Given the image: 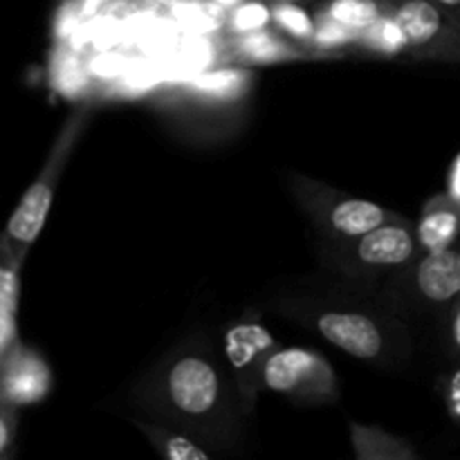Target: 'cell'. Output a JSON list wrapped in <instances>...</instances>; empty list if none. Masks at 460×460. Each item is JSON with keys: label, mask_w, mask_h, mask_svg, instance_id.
I'll return each instance as SVG.
<instances>
[{"label": "cell", "mask_w": 460, "mask_h": 460, "mask_svg": "<svg viewBox=\"0 0 460 460\" xmlns=\"http://www.w3.org/2000/svg\"><path fill=\"white\" fill-rule=\"evenodd\" d=\"M155 395L166 416L187 427H214L229 407L227 380L209 353L184 350L157 373Z\"/></svg>", "instance_id": "obj_1"}, {"label": "cell", "mask_w": 460, "mask_h": 460, "mask_svg": "<svg viewBox=\"0 0 460 460\" xmlns=\"http://www.w3.org/2000/svg\"><path fill=\"white\" fill-rule=\"evenodd\" d=\"M90 108L88 103L76 108L67 121L63 124L61 133H58L57 142H54L52 151H49L48 160H45L43 169L39 171L34 182L27 187L22 198L18 200L16 209L9 216L7 225L3 229V236L7 241L9 250H12L13 259L18 263H25L27 254H30L31 245L36 243L39 234L43 232L45 220H48L49 207H52L54 191L61 180L63 169H66L67 160H70L72 151H75L76 142H79L81 133H84L85 124H88Z\"/></svg>", "instance_id": "obj_2"}, {"label": "cell", "mask_w": 460, "mask_h": 460, "mask_svg": "<svg viewBox=\"0 0 460 460\" xmlns=\"http://www.w3.org/2000/svg\"><path fill=\"white\" fill-rule=\"evenodd\" d=\"M288 189L296 205L313 220L314 227L331 241H346V238L362 236L371 229L380 227L394 220H404V216L368 202L364 198L349 196L344 191L328 187L326 182L308 178L301 173L288 175Z\"/></svg>", "instance_id": "obj_3"}, {"label": "cell", "mask_w": 460, "mask_h": 460, "mask_svg": "<svg viewBox=\"0 0 460 460\" xmlns=\"http://www.w3.org/2000/svg\"><path fill=\"white\" fill-rule=\"evenodd\" d=\"M263 389L301 404H335L340 380L323 355L310 349H277L263 371Z\"/></svg>", "instance_id": "obj_4"}, {"label": "cell", "mask_w": 460, "mask_h": 460, "mask_svg": "<svg viewBox=\"0 0 460 460\" xmlns=\"http://www.w3.org/2000/svg\"><path fill=\"white\" fill-rule=\"evenodd\" d=\"M332 263L349 274H377L402 270L422 254L409 220L385 223L362 236L332 241Z\"/></svg>", "instance_id": "obj_5"}, {"label": "cell", "mask_w": 460, "mask_h": 460, "mask_svg": "<svg viewBox=\"0 0 460 460\" xmlns=\"http://www.w3.org/2000/svg\"><path fill=\"white\" fill-rule=\"evenodd\" d=\"M391 13L407 36V57L460 63V21L436 0H395Z\"/></svg>", "instance_id": "obj_6"}, {"label": "cell", "mask_w": 460, "mask_h": 460, "mask_svg": "<svg viewBox=\"0 0 460 460\" xmlns=\"http://www.w3.org/2000/svg\"><path fill=\"white\" fill-rule=\"evenodd\" d=\"M277 349L272 332L252 319L236 322L225 332L223 353L229 367V382L236 391L238 407L245 413L254 409L256 398L263 391L265 364Z\"/></svg>", "instance_id": "obj_7"}, {"label": "cell", "mask_w": 460, "mask_h": 460, "mask_svg": "<svg viewBox=\"0 0 460 460\" xmlns=\"http://www.w3.org/2000/svg\"><path fill=\"white\" fill-rule=\"evenodd\" d=\"M52 391V368L39 350L21 340L0 359V402L13 409L31 407Z\"/></svg>", "instance_id": "obj_8"}, {"label": "cell", "mask_w": 460, "mask_h": 460, "mask_svg": "<svg viewBox=\"0 0 460 460\" xmlns=\"http://www.w3.org/2000/svg\"><path fill=\"white\" fill-rule=\"evenodd\" d=\"M314 326L323 340L353 358L376 362L385 355V332L368 314L353 310H323L314 314Z\"/></svg>", "instance_id": "obj_9"}, {"label": "cell", "mask_w": 460, "mask_h": 460, "mask_svg": "<svg viewBox=\"0 0 460 460\" xmlns=\"http://www.w3.org/2000/svg\"><path fill=\"white\" fill-rule=\"evenodd\" d=\"M407 288L427 305H449L460 296V247L420 254L402 268Z\"/></svg>", "instance_id": "obj_10"}, {"label": "cell", "mask_w": 460, "mask_h": 460, "mask_svg": "<svg viewBox=\"0 0 460 460\" xmlns=\"http://www.w3.org/2000/svg\"><path fill=\"white\" fill-rule=\"evenodd\" d=\"M308 58H331L328 54L288 39L277 30H261L254 34L229 39L225 48V61L229 66H277V63L308 61Z\"/></svg>", "instance_id": "obj_11"}, {"label": "cell", "mask_w": 460, "mask_h": 460, "mask_svg": "<svg viewBox=\"0 0 460 460\" xmlns=\"http://www.w3.org/2000/svg\"><path fill=\"white\" fill-rule=\"evenodd\" d=\"M252 72L243 66L216 67V70L196 72V76L182 81L180 90L189 99H196L205 106H229L250 93Z\"/></svg>", "instance_id": "obj_12"}, {"label": "cell", "mask_w": 460, "mask_h": 460, "mask_svg": "<svg viewBox=\"0 0 460 460\" xmlns=\"http://www.w3.org/2000/svg\"><path fill=\"white\" fill-rule=\"evenodd\" d=\"M460 236V207L445 193H436L422 207L420 220L416 225V238L422 254L447 250L456 245Z\"/></svg>", "instance_id": "obj_13"}, {"label": "cell", "mask_w": 460, "mask_h": 460, "mask_svg": "<svg viewBox=\"0 0 460 460\" xmlns=\"http://www.w3.org/2000/svg\"><path fill=\"white\" fill-rule=\"evenodd\" d=\"M21 268L0 232V359L18 341V296H21Z\"/></svg>", "instance_id": "obj_14"}, {"label": "cell", "mask_w": 460, "mask_h": 460, "mask_svg": "<svg viewBox=\"0 0 460 460\" xmlns=\"http://www.w3.org/2000/svg\"><path fill=\"white\" fill-rule=\"evenodd\" d=\"M350 445L358 460H420L418 449L402 436L377 425L350 422Z\"/></svg>", "instance_id": "obj_15"}, {"label": "cell", "mask_w": 460, "mask_h": 460, "mask_svg": "<svg viewBox=\"0 0 460 460\" xmlns=\"http://www.w3.org/2000/svg\"><path fill=\"white\" fill-rule=\"evenodd\" d=\"M395 0H319L317 12L328 13L350 30H367L394 9Z\"/></svg>", "instance_id": "obj_16"}, {"label": "cell", "mask_w": 460, "mask_h": 460, "mask_svg": "<svg viewBox=\"0 0 460 460\" xmlns=\"http://www.w3.org/2000/svg\"><path fill=\"white\" fill-rule=\"evenodd\" d=\"M358 49H367V52L380 54V57H400V54L407 57V36L394 13L389 12L371 27L359 31Z\"/></svg>", "instance_id": "obj_17"}, {"label": "cell", "mask_w": 460, "mask_h": 460, "mask_svg": "<svg viewBox=\"0 0 460 460\" xmlns=\"http://www.w3.org/2000/svg\"><path fill=\"white\" fill-rule=\"evenodd\" d=\"M139 429L146 434V438L151 440L153 447L169 460H207L209 458V452L202 449L196 440L187 438L182 434H175V431L164 429L160 425H146L142 422Z\"/></svg>", "instance_id": "obj_18"}, {"label": "cell", "mask_w": 460, "mask_h": 460, "mask_svg": "<svg viewBox=\"0 0 460 460\" xmlns=\"http://www.w3.org/2000/svg\"><path fill=\"white\" fill-rule=\"evenodd\" d=\"M270 25H272V4L268 0H245L229 9L223 30L227 31L229 39H238V36L254 34Z\"/></svg>", "instance_id": "obj_19"}, {"label": "cell", "mask_w": 460, "mask_h": 460, "mask_svg": "<svg viewBox=\"0 0 460 460\" xmlns=\"http://www.w3.org/2000/svg\"><path fill=\"white\" fill-rule=\"evenodd\" d=\"M272 4V27L288 39L301 45L313 43L314 16L299 3H270Z\"/></svg>", "instance_id": "obj_20"}, {"label": "cell", "mask_w": 460, "mask_h": 460, "mask_svg": "<svg viewBox=\"0 0 460 460\" xmlns=\"http://www.w3.org/2000/svg\"><path fill=\"white\" fill-rule=\"evenodd\" d=\"M358 30L341 25L335 18L323 12H314V36L310 48L317 52L328 54V57H340L341 49L358 48Z\"/></svg>", "instance_id": "obj_21"}, {"label": "cell", "mask_w": 460, "mask_h": 460, "mask_svg": "<svg viewBox=\"0 0 460 460\" xmlns=\"http://www.w3.org/2000/svg\"><path fill=\"white\" fill-rule=\"evenodd\" d=\"M57 63L61 66L58 85H63L70 97H81V94L88 93L90 84H93V75H90L88 63H84L72 52L58 54Z\"/></svg>", "instance_id": "obj_22"}, {"label": "cell", "mask_w": 460, "mask_h": 460, "mask_svg": "<svg viewBox=\"0 0 460 460\" xmlns=\"http://www.w3.org/2000/svg\"><path fill=\"white\" fill-rule=\"evenodd\" d=\"M162 84V75L151 66L128 67L124 75L117 79V88L124 97H142L148 90L157 88Z\"/></svg>", "instance_id": "obj_23"}, {"label": "cell", "mask_w": 460, "mask_h": 460, "mask_svg": "<svg viewBox=\"0 0 460 460\" xmlns=\"http://www.w3.org/2000/svg\"><path fill=\"white\" fill-rule=\"evenodd\" d=\"M126 58L121 57V54H115V52H99L97 57L93 58V61L88 63L90 67V75H93V79L97 81H117L121 75H124L126 70H128V66H126Z\"/></svg>", "instance_id": "obj_24"}, {"label": "cell", "mask_w": 460, "mask_h": 460, "mask_svg": "<svg viewBox=\"0 0 460 460\" xmlns=\"http://www.w3.org/2000/svg\"><path fill=\"white\" fill-rule=\"evenodd\" d=\"M16 409L9 404L0 402V458L9 456L16 445V429H18Z\"/></svg>", "instance_id": "obj_25"}, {"label": "cell", "mask_w": 460, "mask_h": 460, "mask_svg": "<svg viewBox=\"0 0 460 460\" xmlns=\"http://www.w3.org/2000/svg\"><path fill=\"white\" fill-rule=\"evenodd\" d=\"M443 400L449 418H452L454 422H460V367L456 371L449 373L447 380H445Z\"/></svg>", "instance_id": "obj_26"}, {"label": "cell", "mask_w": 460, "mask_h": 460, "mask_svg": "<svg viewBox=\"0 0 460 460\" xmlns=\"http://www.w3.org/2000/svg\"><path fill=\"white\" fill-rule=\"evenodd\" d=\"M447 328H449V340H452L454 349L460 350V296L449 304Z\"/></svg>", "instance_id": "obj_27"}, {"label": "cell", "mask_w": 460, "mask_h": 460, "mask_svg": "<svg viewBox=\"0 0 460 460\" xmlns=\"http://www.w3.org/2000/svg\"><path fill=\"white\" fill-rule=\"evenodd\" d=\"M447 193L458 202L460 207V153L454 157L452 166H449V173H447Z\"/></svg>", "instance_id": "obj_28"}, {"label": "cell", "mask_w": 460, "mask_h": 460, "mask_svg": "<svg viewBox=\"0 0 460 460\" xmlns=\"http://www.w3.org/2000/svg\"><path fill=\"white\" fill-rule=\"evenodd\" d=\"M108 3H112V0H84V3L79 4V9L85 18V16H93V13L102 12Z\"/></svg>", "instance_id": "obj_29"}, {"label": "cell", "mask_w": 460, "mask_h": 460, "mask_svg": "<svg viewBox=\"0 0 460 460\" xmlns=\"http://www.w3.org/2000/svg\"><path fill=\"white\" fill-rule=\"evenodd\" d=\"M436 3H438L440 7L447 9V12L452 13V16H456L458 21H460V0H436Z\"/></svg>", "instance_id": "obj_30"}, {"label": "cell", "mask_w": 460, "mask_h": 460, "mask_svg": "<svg viewBox=\"0 0 460 460\" xmlns=\"http://www.w3.org/2000/svg\"><path fill=\"white\" fill-rule=\"evenodd\" d=\"M209 3H214L216 7H220V9H225V12H229V9H234V7H236V4L245 3V0H209Z\"/></svg>", "instance_id": "obj_31"}, {"label": "cell", "mask_w": 460, "mask_h": 460, "mask_svg": "<svg viewBox=\"0 0 460 460\" xmlns=\"http://www.w3.org/2000/svg\"><path fill=\"white\" fill-rule=\"evenodd\" d=\"M268 3H301V0H268Z\"/></svg>", "instance_id": "obj_32"}]
</instances>
